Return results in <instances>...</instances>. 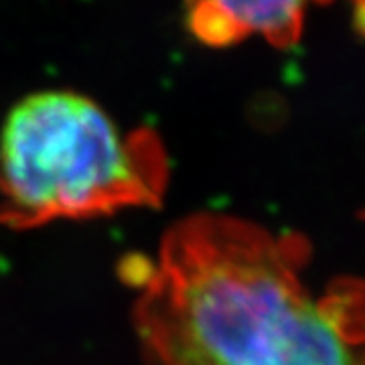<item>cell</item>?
I'll return each instance as SVG.
<instances>
[{"instance_id":"obj_1","label":"cell","mask_w":365,"mask_h":365,"mask_svg":"<svg viewBox=\"0 0 365 365\" xmlns=\"http://www.w3.org/2000/svg\"><path fill=\"white\" fill-rule=\"evenodd\" d=\"M304 235L197 213L170 227L138 282L150 365H364V287L307 280Z\"/></svg>"},{"instance_id":"obj_2","label":"cell","mask_w":365,"mask_h":365,"mask_svg":"<svg viewBox=\"0 0 365 365\" xmlns=\"http://www.w3.org/2000/svg\"><path fill=\"white\" fill-rule=\"evenodd\" d=\"M167 187L157 136L124 132L81 93L35 91L2 124L0 222L13 230L157 207Z\"/></svg>"},{"instance_id":"obj_3","label":"cell","mask_w":365,"mask_h":365,"mask_svg":"<svg viewBox=\"0 0 365 365\" xmlns=\"http://www.w3.org/2000/svg\"><path fill=\"white\" fill-rule=\"evenodd\" d=\"M309 0H189V25L205 43L223 45L260 35L288 47L299 41Z\"/></svg>"}]
</instances>
